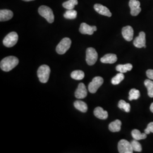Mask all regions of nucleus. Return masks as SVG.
Returning a JSON list of instances; mask_svg holds the SVG:
<instances>
[{"instance_id":"nucleus-1","label":"nucleus","mask_w":153,"mask_h":153,"mask_svg":"<svg viewBox=\"0 0 153 153\" xmlns=\"http://www.w3.org/2000/svg\"><path fill=\"white\" fill-rule=\"evenodd\" d=\"M19 63L18 59L15 56H8L2 59L0 63L1 69L4 71H9L14 69Z\"/></svg>"},{"instance_id":"nucleus-2","label":"nucleus","mask_w":153,"mask_h":153,"mask_svg":"<svg viewBox=\"0 0 153 153\" xmlns=\"http://www.w3.org/2000/svg\"><path fill=\"white\" fill-rule=\"evenodd\" d=\"M39 14L44 18L49 23H52L55 20V16L52 10L47 6L42 5L39 7Z\"/></svg>"},{"instance_id":"nucleus-3","label":"nucleus","mask_w":153,"mask_h":153,"mask_svg":"<svg viewBox=\"0 0 153 153\" xmlns=\"http://www.w3.org/2000/svg\"><path fill=\"white\" fill-rule=\"evenodd\" d=\"M51 73L50 68L47 65H42L39 68L37 74L39 81L42 83H47L49 79V75Z\"/></svg>"},{"instance_id":"nucleus-4","label":"nucleus","mask_w":153,"mask_h":153,"mask_svg":"<svg viewBox=\"0 0 153 153\" xmlns=\"http://www.w3.org/2000/svg\"><path fill=\"white\" fill-rule=\"evenodd\" d=\"M71 41L69 38H65L61 40L59 44L56 47V52L60 55L65 53L71 46Z\"/></svg>"},{"instance_id":"nucleus-5","label":"nucleus","mask_w":153,"mask_h":153,"mask_svg":"<svg viewBox=\"0 0 153 153\" xmlns=\"http://www.w3.org/2000/svg\"><path fill=\"white\" fill-rule=\"evenodd\" d=\"M103 78L101 76H95L94 77L88 85V89L89 92L94 94L97 91L99 88H100L103 83Z\"/></svg>"},{"instance_id":"nucleus-6","label":"nucleus","mask_w":153,"mask_h":153,"mask_svg":"<svg viewBox=\"0 0 153 153\" xmlns=\"http://www.w3.org/2000/svg\"><path fill=\"white\" fill-rule=\"evenodd\" d=\"M18 40V35L16 32H11L7 34L3 40V44L6 47H12L16 44Z\"/></svg>"},{"instance_id":"nucleus-7","label":"nucleus","mask_w":153,"mask_h":153,"mask_svg":"<svg viewBox=\"0 0 153 153\" xmlns=\"http://www.w3.org/2000/svg\"><path fill=\"white\" fill-rule=\"evenodd\" d=\"M98 55L96 50L92 47L88 48L86 50V61L88 65H93L98 60Z\"/></svg>"},{"instance_id":"nucleus-8","label":"nucleus","mask_w":153,"mask_h":153,"mask_svg":"<svg viewBox=\"0 0 153 153\" xmlns=\"http://www.w3.org/2000/svg\"><path fill=\"white\" fill-rule=\"evenodd\" d=\"M117 148L120 153H132L133 152L131 143L126 140H121L118 143Z\"/></svg>"},{"instance_id":"nucleus-9","label":"nucleus","mask_w":153,"mask_h":153,"mask_svg":"<svg viewBox=\"0 0 153 153\" xmlns=\"http://www.w3.org/2000/svg\"><path fill=\"white\" fill-rule=\"evenodd\" d=\"M140 2L137 0H130L129 6L131 8V14L133 16H137L141 11Z\"/></svg>"},{"instance_id":"nucleus-10","label":"nucleus","mask_w":153,"mask_h":153,"mask_svg":"<svg viewBox=\"0 0 153 153\" xmlns=\"http://www.w3.org/2000/svg\"><path fill=\"white\" fill-rule=\"evenodd\" d=\"M133 44L134 45L138 48H146V35L145 33L143 31L140 32L139 33L138 36L136 37L135 39L133 41Z\"/></svg>"},{"instance_id":"nucleus-11","label":"nucleus","mask_w":153,"mask_h":153,"mask_svg":"<svg viewBox=\"0 0 153 153\" xmlns=\"http://www.w3.org/2000/svg\"><path fill=\"white\" fill-rule=\"evenodd\" d=\"M79 30V32L82 34H88L91 35H93L94 33L97 30V27L95 26H91L86 24V23H82Z\"/></svg>"},{"instance_id":"nucleus-12","label":"nucleus","mask_w":153,"mask_h":153,"mask_svg":"<svg viewBox=\"0 0 153 153\" xmlns=\"http://www.w3.org/2000/svg\"><path fill=\"white\" fill-rule=\"evenodd\" d=\"M87 95L88 91L85 85L83 83H80L75 92V97L77 99H84L86 97Z\"/></svg>"},{"instance_id":"nucleus-13","label":"nucleus","mask_w":153,"mask_h":153,"mask_svg":"<svg viewBox=\"0 0 153 153\" xmlns=\"http://www.w3.org/2000/svg\"><path fill=\"white\" fill-rule=\"evenodd\" d=\"M134 31L130 26H127L122 29V35L123 38L128 42H131L133 38Z\"/></svg>"},{"instance_id":"nucleus-14","label":"nucleus","mask_w":153,"mask_h":153,"mask_svg":"<svg viewBox=\"0 0 153 153\" xmlns=\"http://www.w3.org/2000/svg\"><path fill=\"white\" fill-rule=\"evenodd\" d=\"M94 8L95 10L99 14L103 15L104 16H108V17L112 16V13H111V11H109V9L107 7L102 5L101 4H97L94 5Z\"/></svg>"},{"instance_id":"nucleus-15","label":"nucleus","mask_w":153,"mask_h":153,"mask_svg":"<svg viewBox=\"0 0 153 153\" xmlns=\"http://www.w3.org/2000/svg\"><path fill=\"white\" fill-rule=\"evenodd\" d=\"M94 114L95 117L101 120L107 119L108 116V112L104 111V109L100 107H98L95 108L94 111Z\"/></svg>"},{"instance_id":"nucleus-16","label":"nucleus","mask_w":153,"mask_h":153,"mask_svg":"<svg viewBox=\"0 0 153 153\" xmlns=\"http://www.w3.org/2000/svg\"><path fill=\"white\" fill-rule=\"evenodd\" d=\"M13 16V13L11 10L7 9H4L0 10V21L4 22L10 19Z\"/></svg>"},{"instance_id":"nucleus-17","label":"nucleus","mask_w":153,"mask_h":153,"mask_svg":"<svg viewBox=\"0 0 153 153\" xmlns=\"http://www.w3.org/2000/svg\"><path fill=\"white\" fill-rule=\"evenodd\" d=\"M117 60V56L115 54L108 53L104 55V56L101 58L100 61L104 64H114Z\"/></svg>"},{"instance_id":"nucleus-18","label":"nucleus","mask_w":153,"mask_h":153,"mask_svg":"<svg viewBox=\"0 0 153 153\" xmlns=\"http://www.w3.org/2000/svg\"><path fill=\"white\" fill-rule=\"evenodd\" d=\"M121 121L119 120H116L111 123L108 126L109 130L112 132H118L120 131Z\"/></svg>"},{"instance_id":"nucleus-19","label":"nucleus","mask_w":153,"mask_h":153,"mask_svg":"<svg viewBox=\"0 0 153 153\" xmlns=\"http://www.w3.org/2000/svg\"><path fill=\"white\" fill-rule=\"evenodd\" d=\"M74 106L76 109L82 112H86L88 109L87 104L81 100H76L74 103Z\"/></svg>"},{"instance_id":"nucleus-20","label":"nucleus","mask_w":153,"mask_h":153,"mask_svg":"<svg viewBox=\"0 0 153 153\" xmlns=\"http://www.w3.org/2000/svg\"><path fill=\"white\" fill-rule=\"evenodd\" d=\"M147 135L145 133H141L140 131L138 129H134L131 131V136L132 137L136 140H144L146 139L147 137Z\"/></svg>"},{"instance_id":"nucleus-21","label":"nucleus","mask_w":153,"mask_h":153,"mask_svg":"<svg viewBox=\"0 0 153 153\" xmlns=\"http://www.w3.org/2000/svg\"><path fill=\"white\" fill-rule=\"evenodd\" d=\"M132 68H133V66L131 64H126L124 65H118L116 67V71L122 73H125L127 71H131Z\"/></svg>"},{"instance_id":"nucleus-22","label":"nucleus","mask_w":153,"mask_h":153,"mask_svg":"<svg viewBox=\"0 0 153 153\" xmlns=\"http://www.w3.org/2000/svg\"><path fill=\"white\" fill-rule=\"evenodd\" d=\"M144 85L148 89V95L150 98H153V81L150 79H147L145 81Z\"/></svg>"},{"instance_id":"nucleus-23","label":"nucleus","mask_w":153,"mask_h":153,"mask_svg":"<svg viewBox=\"0 0 153 153\" xmlns=\"http://www.w3.org/2000/svg\"><path fill=\"white\" fill-rule=\"evenodd\" d=\"M78 4V0H68L62 4V6L68 10H72Z\"/></svg>"},{"instance_id":"nucleus-24","label":"nucleus","mask_w":153,"mask_h":153,"mask_svg":"<svg viewBox=\"0 0 153 153\" xmlns=\"http://www.w3.org/2000/svg\"><path fill=\"white\" fill-rule=\"evenodd\" d=\"M71 77L76 80H82L85 77V73L82 71H74L71 73Z\"/></svg>"},{"instance_id":"nucleus-25","label":"nucleus","mask_w":153,"mask_h":153,"mask_svg":"<svg viewBox=\"0 0 153 153\" xmlns=\"http://www.w3.org/2000/svg\"><path fill=\"white\" fill-rule=\"evenodd\" d=\"M129 100H137L140 97V92L136 88H132L129 91Z\"/></svg>"},{"instance_id":"nucleus-26","label":"nucleus","mask_w":153,"mask_h":153,"mask_svg":"<svg viewBox=\"0 0 153 153\" xmlns=\"http://www.w3.org/2000/svg\"><path fill=\"white\" fill-rule=\"evenodd\" d=\"M118 107L119 108L123 109L126 112H129L131 110V105L129 103H126L123 100H120L118 103Z\"/></svg>"},{"instance_id":"nucleus-27","label":"nucleus","mask_w":153,"mask_h":153,"mask_svg":"<svg viewBox=\"0 0 153 153\" xmlns=\"http://www.w3.org/2000/svg\"><path fill=\"white\" fill-rule=\"evenodd\" d=\"M76 16L77 12L76 10H74L73 9L68 10L64 14V18L68 19H74L76 18Z\"/></svg>"},{"instance_id":"nucleus-28","label":"nucleus","mask_w":153,"mask_h":153,"mask_svg":"<svg viewBox=\"0 0 153 153\" xmlns=\"http://www.w3.org/2000/svg\"><path fill=\"white\" fill-rule=\"evenodd\" d=\"M124 79V74L122 73H120L117 74L116 76L113 77L112 78L111 82L113 85H116L119 84Z\"/></svg>"},{"instance_id":"nucleus-29","label":"nucleus","mask_w":153,"mask_h":153,"mask_svg":"<svg viewBox=\"0 0 153 153\" xmlns=\"http://www.w3.org/2000/svg\"><path fill=\"white\" fill-rule=\"evenodd\" d=\"M131 143L133 151H136L138 152H141L142 151V146L141 143L138 141V140L134 139V140L131 141Z\"/></svg>"},{"instance_id":"nucleus-30","label":"nucleus","mask_w":153,"mask_h":153,"mask_svg":"<svg viewBox=\"0 0 153 153\" xmlns=\"http://www.w3.org/2000/svg\"><path fill=\"white\" fill-rule=\"evenodd\" d=\"M151 132L153 133V122L150 123L148 124L147 128L145 130V133L146 134H149Z\"/></svg>"},{"instance_id":"nucleus-31","label":"nucleus","mask_w":153,"mask_h":153,"mask_svg":"<svg viewBox=\"0 0 153 153\" xmlns=\"http://www.w3.org/2000/svg\"><path fill=\"white\" fill-rule=\"evenodd\" d=\"M146 76L149 79L153 80V69H148L146 71Z\"/></svg>"},{"instance_id":"nucleus-32","label":"nucleus","mask_w":153,"mask_h":153,"mask_svg":"<svg viewBox=\"0 0 153 153\" xmlns=\"http://www.w3.org/2000/svg\"><path fill=\"white\" fill-rule=\"evenodd\" d=\"M150 111H152V112H153V102L151 104V105H150Z\"/></svg>"},{"instance_id":"nucleus-33","label":"nucleus","mask_w":153,"mask_h":153,"mask_svg":"<svg viewBox=\"0 0 153 153\" xmlns=\"http://www.w3.org/2000/svg\"><path fill=\"white\" fill-rule=\"evenodd\" d=\"M24 1H26V2H28V1H34V0H23Z\"/></svg>"}]
</instances>
